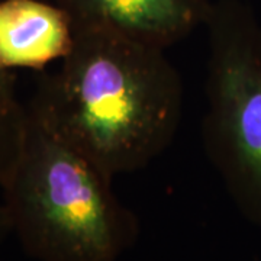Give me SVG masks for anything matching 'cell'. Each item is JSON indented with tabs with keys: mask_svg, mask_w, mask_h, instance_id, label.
Returning <instances> with one entry per match:
<instances>
[{
	"mask_svg": "<svg viewBox=\"0 0 261 261\" xmlns=\"http://www.w3.org/2000/svg\"><path fill=\"white\" fill-rule=\"evenodd\" d=\"M73 29L97 28L167 49L206 25L211 0H53Z\"/></svg>",
	"mask_w": 261,
	"mask_h": 261,
	"instance_id": "cell-4",
	"label": "cell"
},
{
	"mask_svg": "<svg viewBox=\"0 0 261 261\" xmlns=\"http://www.w3.org/2000/svg\"><path fill=\"white\" fill-rule=\"evenodd\" d=\"M12 232V228H10L9 218H8V214H6V209L5 206L0 205V248L5 243L8 233Z\"/></svg>",
	"mask_w": 261,
	"mask_h": 261,
	"instance_id": "cell-7",
	"label": "cell"
},
{
	"mask_svg": "<svg viewBox=\"0 0 261 261\" xmlns=\"http://www.w3.org/2000/svg\"><path fill=\"white\" fill-rule=\"evenodd\" d=\"M10 79H15V77L10 74L9 70L3 68V67L0 65V80H10Z\"/></svg>",
	"mask_w": 261,
	"mask_h": 261,
	"instance_id": "cell-8",
	"label": "cell"
},
{
	"mask_svg": "<svg viewBox=\"0 0 261 261\" xmlns=\"http://www.w3.org/2000/svg\"><path fill=\"white\" fill-rule=\"evenodd\" d=\"M203 144L233 203L261 226V23L240 0H218L206 22Z\"/></svg>",
	"mask_w": 261,
	"mask_h": 261,
	"instance_id": "cell-3",
	"label": "cell"
},
{
	"mask_svg": "<svg viewBox=\"0 0 261 261\" xmlns=\"http://www.w3.org/2000/svg\"><path fill=\"white\" fill-rule=\"evenodd\" d=\"M29 108L113 178L145 168L171 145L183 83L166 49L75 28L70 53L41 79Z\"/></svg>",
	"mask_w": 261,
	"mask_h": 261,
	"instance_id": "cell-1",
	"label": "cell"
},
{
	"mask_svg": "<svg viewBox=\"0 0 261 261\" xmlns=\"http://www.w3.org/2000/svg\"><path fill=\"white\" fill-rule=\"evenodd\" d=\"M19 157L2 185L12 232L37 261H118L140 225L109 177L31 108Z\"/></svg>",
	"mask_w": 261,
	"mask_h": 261,
	"instance_id": "cell-2",
	"label": "cell"
},
{
	"mask_svg": "<svg viewBox=\"0 0 261 261\" xmlns=\"http://www.w3.org/2000/svg\"><path fill=\"white\" fill-rule=\"evenodd\" d=\"M74 29L64 10L47 0H0V65L42 68L63 60Z\"/></svg>",
	"mask_w": 261,
	"mask_h": 261,
	"instance_id": "cell-5",
	"label": "cell"
},
{
	"mask_svg": "<svg viewBox=\"0 0 261 261\" xmlns=\"http://www.w3.org/2000/svg\"><path fill=\"white\" fill-rule=\"evenodd\" d=\"M27 119L28 111L16 99L15 79L0 80V187L19 157Z\"/></svg>",
	"mask_w": 261,
	"mask_h": 261,
	"instance_id": "cell-6",
	"label": "cell"
}]
</instances>
